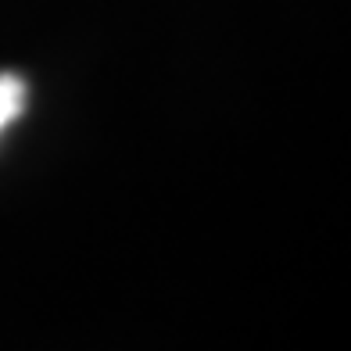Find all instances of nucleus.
Instances as JSON below:
<instances>
[{"label":"nucleus","instance_id":"nucleus-1","mask_svg":"<svg viewBox=\"0 0 351 351\" xmlns=\"http://www.w3.org/2000/svg\"><path fill=\"white\" fill-rule=\"evenodd\" d=\"M25 108V83L19 75H0V133L22 115Z\"/></svg>","mask_w":351,"mask_h":351}]
</instances>
